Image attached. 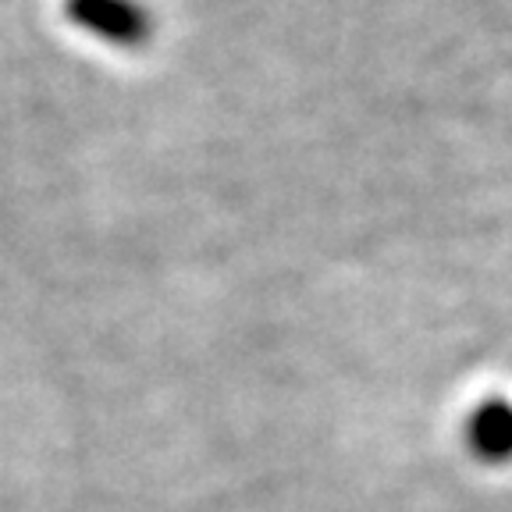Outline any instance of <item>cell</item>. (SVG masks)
<instances>
[{"label":"cell","mask_w":512,"mask_h":512,"mask_svg":"<svg viewBox=\"0 0 512 512\" xmlns=\"http://www.w3.org/2000/svg\"><path fill=\"white\" fill-rule=\"evenodd\" d=\"M463 438L477 463H512V402L502 399V395L477 402L473 413L466 416Z\"/></svg>","instance_id":"7a4b0ae2"},{"label":"cell","mask_w":512,"mask_h":512,"mask_svg":"<svg viewBox=\"0 0 512 512\" xmlns=\"http://www.w3.org/2000/svg\"><path fill=\"white\" fill-rule=\"evenodd\" d=\"M64 18L79 32L118 50L143 47L157 29L143 0H64Z\"/></svg>","instance_id":"6da1fadb"}]
</instances>
